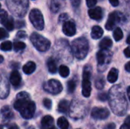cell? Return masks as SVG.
<instances>
[{"mask_svg": "<svg viewBox=\"0 0 130 129\" xmlns=\"http://www.w3.org/2000/svg\"><path fill=\"white\" fill-rule=\"evenodd\" d=\"M110 106L113 113L119 116H124L128 110V103L121 85H115L110 88L108 94Z\"/></svg>", "mask_w": 130, "mask_h": 129, "instance_id": "cell-1", "label": "cell"}, {"mask_svg": "<svg viewBox=\"0 0 130 129\" xmlns=\"http://www.w3.org/2000/svg\"><path fill=\"white\" fill-rule=\"evenodd\" d=\"M14 107L16 110L19 111L21 116L26 119H31L36 109L35 103L30 100L29 94L24 91L18 94Z\"/></svg>", "mask_w": 130, "mask_h": 129, "instance_id": "cell-2", "label": "cell"}, {"mask_svg": "<svg viewBox=\"0 0 130 129\" xmlns=\"http://www.w3.org/2000/svg\"><path fill=\"white\" fill-rule=\"evenodd\" d=\"M71 49L75 58L80 60L84 59L89 50L88 41L85 37H78L72 41Z\"/></svg>", "mask_w": 130, "mask_h": 129, "instance_id": "cell-3", "label": "cell"}, {"mask_svg": "<svg viewBox=\"0 0 130 129\" xmlns=\"http://www.w3.org/2000/svg\"><path fill=\"white\" fill-rule=\"evenodd\" d=\"M28 0H7L10 11L16 17H24L28 9Z\"/></svg>", "mask_w": 130, "mask_h": 129, "instance_id": "cell-4", "label": "cell"}, {"mask_svg": "<svg viewBox=\"0 0 130 129\" xmlns=\"http://www.w3.org/2000/svg\"><path fill=\"white\" fill-rule=\"evenodd\" d=\"M86 113L87 107L83 102L77 100H74L72 102L71 106H69V116L71 118L75 119L83 118Z\"/></svg>", "mask_w": 130, "mask_h": 129, "instance_id": "cell-5", "label": "cell"}, {"mask_svg": "<svg viewBox=\"0 0 130 129\" xmlns=\"http://www.w3.org/2000/svg\"><path fill=\"white\" fill-rule=\"evenodd\" d=\"M30 39L34 46L40 52H46L50 47V41L37 33H33Z\"/></svg>", "mask_w": 130, "mask_h": 129, "instance_id": "cell-6", "label": "cell"}, {"mask_svg": "<svg viewBox=\"0 0 130 129\" xmlns=\"http://www.w3.org/2000/svg\"><path fill=\"white\" fill-rule=\"evenodd\" d=\"M112 59V53L109 49H101L97 53L98 67V70L104 71L107 69V65L110 64Z\"/></svg>", "mask_w": 130, "mask_h": 129, "instance_id": "cell-7", "label": "cell"}, {"mask_svg": "<svg viewBox=\"0 0 130 129\" xmlns=\"http://www.w3.org/2000/svg\"><path fill=\"white\" fill-rule=\"evenodd\" d=\"M91 66L86 65L83 71V80H82V94L85 97H89L91 92Z\"/></svg>", "mask_w": 130, "mask_h": 129, "instance_id": "cell-8", "label": "cell"}, {"mask_svg": "<svg viewBox=\"0 0 130 129\" xmlns=\"http://www.w3.org/2000/svg\"><path fill=\"white\" fill-rule=\"evenodd\" d=\"M29 18L34 27L38 30H42L44 27V20L41 11L37 8L32 9L29 14Z\"/></svg>", "mask_w": 130, "mask_h": 129, "instance_id": "cell-9", "label": "cell"}, {"mask_svg": "<svg viewBox=\"0 0 130 129\" xmlns=\"http://www.w3.org/2000/svg\"><path fill=\"white\" fill-rule=\"evenodd\" d=\"M43 89L46 92L52 94H58L61 93L62 90V84L55 79H51L44 83L43 84Z\"/></svg>", "mask_w": 130, "mask_h": 129, "instance_id": "cell-10", "label": "cell"}, {"mask_svg": "<svg viewBox=\"0 0 130 129\" xmlns=\"http://www.w3.org/2000/svg\"><path fill=\"white\" fill-rule=\"evenodd\" d=\"M123 19V15L119 11H113L110 13L108 16L107 21L105 24V28L108 30L113 29L116 24L120 22Z\"/></svg>", "mask_w": 130, "mask_h": 129, "instance_id": "cell-11", "label": "cell"}, {"mask_svg": "<svg viewBox=\"0 0 130 129\" xmlns=\"http://www.w3.org/2000/svg\"><path fill=\"white\" fill-rule=\"evenodd\" d=\"M110 116V112L106 108L94 107L91 111V117L98 120L106 119Z\"/></svg>", "mask_w": 130, "mask_h": 129, "instance_id": "cell-12", "label": "cell"}, {"mask_svg": "<svg viewBox=\"0 0 130 129\" xmlns=\"http://www.w3.org/2000/svg\"><path fill=\"white\" fill-rule=\"evenodd\" d=\"M62 31L65 35L68 36H72L76 33V27L73 21H66L63 23L62 25Z\"/></svg>", "mask_w": 130, "mask_h": 129, "instance_id": "cell-13", "label": "cell"}, {"mask_svg": "<svg viewBox=\"0 0 130 129\" xmlns=\"http://www.w3.org/2000/svg\"><path fill=\"white\" fill-rule=\"evenodd\" d=\"M9 94V85L6 78L0 76V98L5 99Z\"/></svg>", "mask_w": 130, "mask_h": 129, "instance_id": "cell-14", "label": "cell"}, {"mask_svg": "<svg viewBox=\"0 0 130 129\" xmlns=\"http://www.w3.org/2000/svg\"><path fill=\"white\" fill-rule=\"evenodd\" d=\"M88 14L92 19L101 21L103 18V10L101 7H93L88 11Z\"/></svg>", "mask_w": 130, "mask_h": 129, "instance_id": "cell-15", "label": "cell"}, {"mask_svg": "<svg viewBox=\"0 0 130 129\" xmlns=\"http://www.w3.org/2000/svg\"><path fill=\"white\" fill-rule=\"evenodd\" d=\"M10 82L14 87L20 85L21 82V76L18 71H13L10 75Z\"/></svg>", "mask_w": 130, "mask_h": 129, "instance_id": "cell-16", "label": "cell"}, {"mask_svg": "<svg viewBox=\"0 0 130 129\" xmlns=\"http://www.w3.org/2000/svg\"><path fill=\"white\" fill-rule=\"evenodd\" d=\"M53 118L50 116H46L42 119L41 126L42 129H50L53 127Z\"/></svg>", "mask_w": 130, "mask_h": 129, "instance_id": "cell-17", "label": "cell"}, {"mask_svg": "<svg viewBox=\"0 0 130 129\" xmlns=\"http://www.w3.org/2000/svg\"><path fill=\"white\" fill-rule=\"evenodd\" d=\"M103 33H104V30L100 26H94L91 29V36L93 39L98 40L103 36Z\"/></svg>", "mask_w": 130, "mask_h": 129, "instance_id": "cell-18", "label": "cell"}, {"mask_svg": "<svg viewBox=\"0 0 130 129\" xmlns=\"http://www.w3.org/2000/svg\"><path fill=\"white\" fill-rule=\"evenodd\" d=\"M1 113L2 115L3 119H6V120H9L11 118H13V116H14L13 112H12V110L10 109V107L8 106H3L2 108V109H1Z\"/></svg>", "mask_w": 130, "mask_h": 129, "instance_id": "cell-19", "label": "cell"}, {"mask_svg": "<svg viewBox=\"0 0 130 129\" xmlns=\"http://www.w3.org/2000/svg\"><path fill=\"white\" fill-rule=\"evenodd\" d=\"M119 76V71L116 68H112L108 73L107 75V81L110 83H114L117 81Z\"/></svg>", "mask_w": 130, "mask_h": 129, "instance_id": "cell-20", "label": "cell"}, {"mask_svg": "<svg viewBox=\"0 0 130 129\" xmlns=\"http://www.w3.org/2000/svg\"><path fill=\"white\" fill-rule=\"evenodd\" d=\"M36 69V64L34 62H27L24 67H23V71L26 74V75H30L32 74Z\"/></svg>", "mask_w": 130, "mask_h": 129, "instance_id": "cell-21", "label": "cell"}, {"mask_svg": "<svg viewBox=\"0 0 130 129\" xmlns=\"http://www.w3.org/2000/svg\"><path fill=\"white\" fill-rule=\"evenodd\" d=\"M69 102L66 100H62L59 103L58 111L61 113H66L69 110Z\"/></svg>", "mask_w": 130, "mask_h": 129, "instance_id": "cell-22", "label": "cell"}, {"mask_svg": "<svg viewBox=\"0 0 130 129\" xmlns=\"http://www.w3.org/2000/svg\"><path fill=\"white\" fill-rule=\"evenodd\" d=\"M113 45L112 40L110 37H104L99 44V46L101 49H108Z\"/></svg>", "mask_w": 130, "mask_h": 129, "instance_id": "cell-23", "label": "cell"}, {"mask_svg": "<svg viewBox=\"0 0 130 129\" xmlns=\"http://www.w3.org/2000/svg\"><path fill=\"white\" fill-rule=\"evenodd\" d=\"M47 67H48V70L50 73L52 74H55L57 71V65L56 63V61L50 58L48 59L47 61Z\"/></svg>", "mask_w": 130, "mask_h": 129, "instance_id": "cell-24", "label": "cell"}, {"mask_svg": "<svg viewBox=\"0 0 130 129\" xmlns=\"http://www.w3.org/2000/svg\"><path fill=\"white\" fill-rule=\"evenodd\" d=\"M2 24L9 31L12 30L14 28V20L11 17H8Z\"/></svg>", "mask_w": 130, "mask_h": 129, "instance_id": "cell-25", "label": "cell"}, {"mask_svg": "<svg viewBox=\"0 0 130 129\" xmlns=\"http://www.w3.org/2000/svg\"><path fill=\"white\" fill-rule=\"evenodd\" d=\"M57 125L60 128V129H68L69 126V123L65 117L59 118L57 121Z\"/></svg>", "mask_w": 130, "mask_h": 129, "instance_id": "cell-26", "label": "cell"}, {"mask_svg": "<svg viewBox=\"0 0 130 129\" xmlns=\"http://www.w3.org/2000/svg\"><path fill=\"white\" fill-rule=\"evenodd\" d=\"M59 75L62 78H67L69 75L70 71H69V68L66 65H62L59 68Z\"/></svg>", "mask_w": 130, "mask_h": 129, "instance_id": "cell-27", "label": "cell"}, {"mask_svg": "<svg viewBox=\"0 0 130 129\" xmlns=\"http://www.w3.org/2000/svg\"><path fill=\"white\" fill-rule=\"evenodd\" d=\"M123 37V33L120 27H117L113 31V38L116 41H120Z\"/></svg>", "mask_w": 130, "mask_h": 129, "instance_id": "cell-28", "label": "cell"}, {"mask_svg": "<svg viewBox=\"0 0 130 129\" xmlns=\"http://www.w3.org/2000/svg\"><path fill=\"white\" fill-rule=\"evenodd\" d=\"M60 8V4L57 0H52L50 3V10L53 13H56Z\"/></svg>", "mask_w": 130, "mask_h": 129, "instance_id": "cell-29", "label": "cell"}, {"mask_svg": "<svg viewBox=\"0 0 130 129\" xmlns=\"http://www.w3.org/2000/svg\"><path fill=\"white\" fill-rule=\"evenodd\" d=\"M105 84V81L104 78L102 76H100L98 78H97L96 81H95V87L98 89V90H101L104 88Z\"/></svg>", "mask_w": 130, "mask_h": 129, "instance_id": "cell-30", "label": "cell"}, {"mask_svg": "<svg viewBox=\"0 0 130 129\" xmlns=\"http://www.w3.org/2000/svg\"><path fill=\"white\" fill-rule=\"evenodd\" d=\"M76 87V81L75 79H72L69 81H68L67 83V90L68 92L70 94H72L74 92V90H75Z\"/></svg>", "mask_w": 130, "mask_h": 129, "instance_id": "cell-31", "label": "cell"}, {"mask_svg": "<svg viewBox=\"0 0 130 129\" xmlns=\"http://www.w3.org/2000/svg\"><path fill=\"white\" fill-rule=\"evenodd\" d=\"M0 49L2 51H10L12 49V43L11 41H5L0 45Z\"/></svg>", "mask_w": 130, "mask_h": 129, "instance_id": "cell-32", "label": "cell"}, {"mask_svg": "<svg viewBox=\"0 0 130 129\" xmlns=\"http://www.w3.org/2000/svg\"><path fill=\"white\" fill-rule=\"evenodd\" d=\"M26 47V45L23 42H15L14 43V49L15 52L18 51H21Z\"/></svg>", "mask_w": 130, "mask_h": 129, "instance_id": "cell-33", "label": "cell"}, {"mask_svg": "<svg viewBox=\"0 0 130 129\" xmlns=\"http://www.w3.org/2000/svg\"><path fill=\"white\" fill-rule=\"evenodd\" d=\"M8 17L7 12L5 10H1L0 11V24H3L5 20Z\"/></svg>", "mask_w": 130, "mask_h": 129, "instance_id": "cell-34", "label": "cell"}, {"mask_svg": "<svg viewBox=\"0 0 130 129\" xmlns=\"http://www.w3.org/2000/svg\"><path fill=\"white\" fill-rule=\"evenodd\" d=\"M69 19V15L66 13H62L59 17V23H64Z\"/></svg>", "mask_w": 130, "mask_h": 129, "instance_id": "cell-35", "label": "cell"}, {"mask_svg": "<svg viewBox=\"0 0 130 129\" xmlns=\"http://www.w3.org/2000/svg\"><path fill=\"white\" fill-rule=\"evenodd\" d=\"M43 106L47 109H51L52 108V101L51 100L46 98L43 100Z\"/></svg>", "mask_w": 130, "mask_h": 129, "instance_id": "cell-36", "label": "cell"}, {"mask_svg": "<svg viewBox=\"0 0 130 129\" xmlns=\"http://www.w3.org/2000/svg\"><path fill=\"white\" fill-rule=\"evenodd\" d=\"M8 37V32L3 29V28H1L0 27V40H3V39H5Z\"/></svg>", "mask_w": 130, "mask_h": 129, "instance_id": "cell-37", "label": "cell"}, {"mask_svg": "<svg viewBox=\"0 0 130 129\" xmlns=\"http://www.w3.org/2000/svg\"><path fill=\"white\" fill-rule=\"evenodd\" d=\"M98 97L101 101H106L107 100H108V95L106 93H101V94H99Z\"/></svg>", "mask_w": 130, "mask_h": 129, "instance_id": "cell-38", "label": "cell"}, {"mask_svg": "<svg viewBox=\"0 0 130 129\" xmlns=\"http://www.w3.org/2000/svg\"><path fill=\"white\" fill-rule=\"evenodd\" d=\"M16 36H17V38H18V39H24V38L27 37V33H26L24 31L21 30V31H18V32L17 33Z\"/></svg>", "mask_w": 130, "mask_h": 129, "instance_id": "cell-39", "label": "cell"}, {"mask_svg": "<svg viewBox=\"0 0 130 129\" xmlns=\"http://www.w3.org/2000/svg\"><path fill=\"white\" fill-rule=\"evenodd\" d=\"M98 0H86V4L88 7L89 8H93L96 4H97Z\"/></svg>", "mask_w": 130, "mask_h": 129, "instance_id": "cell-40", "label": "cell"}, {"mask_svg": "<svg viewBox=\"0 0 130 129\" xmlns=\"http://www.w3.org/2000/svg\"><path fill=\"white\" fill-rule=\"evenodd\" d=\"M71 1V3L72 5L74 6V7H78L81 4V0H70Z\"/></svg>", "mask_w": 130, "mask_h": 129, "instance_id": "cell-41", "label": "cell"}, {"mask_svg": "<svg viewBox=\"0 0 130 129\" xmlns=\"http://www.w3.org/2000/svg\"><path fill=\"white\" fill-rule=\"evenodd\" d=\"M104 129H116V125L114 123H109L104 127Z\"/></svg>", "mask_w": 130, "mask_h": 129, "instance_id": "cell-42", "label": "cell"}, {"mask_svg": "<svg viewBox=\"0 0 130 129\" xmlns=\"http://www.w3.org/2000/svg\"><path fill=\"white\" fill-rule=\"evenodd\" d=\"M124 54H125V56H126L127 58H130V46L126 47V48L124 49Z\"/></svg>", "mask_w": 130, "mask_h": 129, "instance_id": "cell-43", "label": "cell"}, {"mask_svg": "<svg viewBox=\"0 0 130 129\" xmlns=\"http://www.w3.org/2000/svg\"><path fill=\"white\" fill-rule=\"evenodd\" d=\"M109 2H110V3L113 5V6H114V7H117V6H118L119 5V0H109Z\"/></svg>", "mask_w": 130, "mask_h": 129, "instance_id": "cell-44", "label": "cell"}, {"mask_svg": "<svg viewBox=\"0 0 130 129\" xmlns=\"http://www.w3.org/2000/svg\"><path fill=\"white\" fill-rule=\"evenodd\" d=\"M125 69H126V71L130 72V62H127V63L126 64V65H125Z\"/></svg>", "mask_w": 130, "mask_h": 129, "instance_id": "cell-45", "label": "cell"}, {"mask_svg": "<svg viewBox=\"0 0 130 129\" xmlns=\"http://www.w3.org/2000/svg\"><path fill=\"white\" fill-rule=\"evenodd\" d=\"M125 124H126L127 125H129L130 126V116H127L126 117V120H125V122H124Z\"/></svg>", "mask_w": 130, "mask_h": 129, "instance_id": "cell-46", "label": "cell"}, {"mask_svg": "<svg viewBox=\"0 0 130 129\" xmlns=\"http://www.w3.org/2000/svg\"><path fill=\"white\" fill-rule=\"evenodd\" d=\"M8 129H19V128H18V125H16L15 124H13V125H10Z\"/></svg>", "mask_w": 130, "mask_h": 129, "instance_id": "cell-47", "label": "cell"}, {"mask_svg": "<svg viewBox=\"0 0 130 129\" xmlns=\"http://www.w3.org/2000/svg\"><path fill=\"white\" fill-rule=\"evenodd\" d=\"M120 129H130V126H129V125H127L126 124H123L121 127H120Z\"/></svg>", "mask_w": 130, "mask_h": 129, "instance_id": "cell-48", "label": "cell"}, {"mask_svg": "<svg viewBox=\"0 0 130 129\" xmlns=\"http://www.w3.org/2000/svg\"><path fill=\"white\" fill-rule=\"evenodd\" d=\"M127 94H128V97H129V99L130 100V86L127 89Z\"/></svg>", "mask_w": 130, "mask_h": 129, "instance_id": "cell-49", "label": "cell"}, {"mask_svg": "<svg viewBox=\"0 0 130 129\" xmlns=\"http://www.w3.org/2000/svg\"><path fill=\"white\" fill-rule=\"evenodd\" d=\"M126 43H129V44H130V35H129V36H128V37H127Z\"/></svg>", "mask_w": 130, "mask_h": 129, "instance_id": "cell-50", "label": "cell"}, {"mask_svg": "<svg viewBox=\"0 0 130 129\" xmlns=\"http://www.w3.org/2000/svg\"><path fill=\"white\" fill-rule=\"evenodd\" d=\"M3 61H4V58H3V56H1V55H0V63H2Z\"/></svg>", "mask_w": 130, "mask_h": 129, "instance_id": "cell-51", "label": "cell"}, {"mask_svg": "<svg viewBox=\"0 0 130 129\" xmlns=\"http://www.w3.org/2000/svg\"><path fill=\"white\" fill-rule=\"evenodd\" d=\"M50 129H57L56 128H55V127H52L51 128H50Z\"/></svg>", "mask_w": 130, "mask_h": 129, "instance_id": "cell-52", "label": "cell"}, {"mask_svg": "<svg viewBox=\"0 0 130 129\" xmlns=\"http://www.w3.org/2000/svg\"><path fill=\"white\" fill-rule=\"evenodd\" d=\"M0 129H3V127H2V126H1V125H0Z\"/></svg>", "mask_w": 130, "mask_h": 129, "instance_id": "cell-53", "label": "cell"}, {"mask_svg": "<svg viewBox=\"0 0 130 129\" xmlns=\"http://www.w3.org/2000/svg\"><path fill=\"white\" fill-rule=\"evenodd\" d=\"M0 8H1V4H0Z\"/></svg>", "mask_w": 130, "mask_h": 129, "instance_id": "cell-54", "label": "cell"}]
</instances>
